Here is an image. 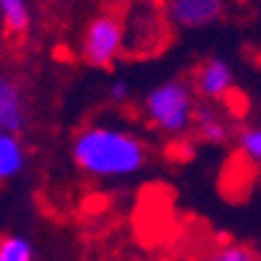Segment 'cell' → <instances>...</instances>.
I'll return each mask as SVG.
<instances>
[{"instance_id":"cell-12","label":"cell","mask_w":261,"mask_h":261,"mask_svg":"<svg viewBox=\"0 0 261 261\" xmlns=\"http://www.w3.org/2000/svg\"><path fill=\"white\" fill-rule=\"evenodd\" d=\"M204 261H261V256L251 248V246H243V243H222L212 248Z\"/></svg>"},{"instance_id":"cell-7","label":"cell","mask_w":261,"mask_h":261,"mask_svg":"<svg viewBox=\"0 0 261 261\" xmlns=\"http://www.w3.org/2000/svg\"><path fill=\"white\" fill-rule=\"evenodd\" d=\"M196 139L201 144H209V146H225L232 134H235V125L232 120L220 110V105H201L196 107V115H193V130Z\"/></svg>"},{"instance_id":"cell-11","label":"cell","mask_w":261,"mask_h":261,"mask_svg":"<svg viewBox=\"0 0 261 261\" xmlns=\"http://www.w3.org/2000/svg\"><path fill=\"white\" fill-rule=\"evenodd\" d=\"M0 261H37V248L27 235L6 232L0 235Z\"/></svg>"},{"instance_id":"cell-8","label":"cell","mask_w":261,"mask_h":261,"mask_svg":"<svg viewBox=\"0 0 261 261\" xmlns=\"http://www.w3.org/2000/svg\"><path fill=\"white\" fill-rule=\"evenodd\" d=\"M29 162V151L24 136L18 134H0V183H11L24 175Z\"/></svg>"},{"instance_id":"cell-3","label":"cell","mask_w":261,"mask_h":261,"mask_svg":"<svg viewBox=\"0 0 261 261\" xmlns=\"http://www.w3.org/2000/svg\"><path fill=\"white\" fill-rule=\"evenodd\" d=\"M125 50V18L115 11H99L89 16L79 37V58L89 68H113Z\"/></svg>"},{"instance_id":"cell-9","label":"cell","mask_w":261,"mask_h":261,"mask_svg":"<svg viewBox=\"0 0 261 261\" xmlns=\"http://www.w3.org/2000/svg\"><path fill=\"white\" fill-rule=\"evenodd\" d=\"M32 3L29 0H0V27L8 37H24L32 29Z\"/></svg>"},{"instance_id":"cell-6","label":"cell","mask_w":261,"mask_h":261,"mask_svg":"<svg viewBox=\"0 0 261 261\" xmlns=\"http://www.w3.org/2000/svg\"><path fill=\"white\" fill-rule=\"evenodd\" d=\"M29 120V107H27V94L21 81L0 71V134H24Z\"/></svg>"},{"instance_id":"cell-5","label":"cell","mask_w":261,"mask_h":261,"mask_svg":"<svg viewBox=\"0 0 261 261\" xmlns=\"http://www.w3.org/2000/svg\"><path fill=\"white\" fill-rule=\"evenodd\" d=\"M227 11V0H165V18L175 29H209Z\"/></svg>"},{"instance_id":"cell-4","label":"cell","mask_w":261,"mask_h":261,"mask_svg":"<svg viewBox=\"0 0 261 261\" xmlns=\"http://www.w3.org/2000/svg\"><path fill=\"white\" fill-rule=\"evenodd\" d=\"M235 68L230 65L227 58H220V55H212L206 60L199 63V68L193 71V79H191V86L196 97L206 105H225L230 102V97L235 94Z\"/></svg>"},{"instance_id":"cell-1","label":"cell","mask_w":261,"mask_h":261,"mask_svg":"<svg viewBox=\"0 0 261 261\" xmlns=\"http://www.w3.org/2000/svg\"><path fill=\"white\" fill-rule=\"evenodd\" d=\"M68 154L73 167L92 180H128L146 170L151 149L139 130L123 123L97 120L79 128Z\"/></svg>"},{"instance_id":"cell-10","label":"cell","mask_w":261,"mask_h":261,"mask_svg":"<svg viewBox=\"0 0 261 261\" xmlns=\"http://www.w3.org/2000/svg\"><path fill=\"white\" fill-rule=\"evenodd\" d=\"M235 149L248 165L261 167V123H243L232 134Z\"/></svg>"},{"instance_id":"cell-14","label":"cell","mask_w":261,"mask_h":261,"mask_svg":"<svg viewBox=\"0 0 261 261\" xmlns=\"http://www.w3.org/2000/svg\"><path fill=\"white\" fill-rule=\"evenodd\" d=\"M29 3H32V0H29Z\"/></svg>"},{"instance_id":"cell-2","label":"cell","mask_w":261,"mask_h":261,"mask_svg":"<svg viewBox=\"0 0 261 261\" xmlns=\"http://www.w3.org/2000/svg\"><path fill=\"white\" fill-rule=\"evenodd\" d=\"M196 107H199V97L191 86V79L167 76L144 92L141 118L154 134L175 141L193 130Z\"/></svg>"},{"instance_id":"cell-13","label":"cell","mask_w":261,"mask_h":261,"mask_svg":"<svg viewBox=\"0 0 261 261\" xmlns=\"http://www.w3.org/2000/svg\"><path fill=\"white\" fill-rule=\"evenodd\" d=\"M105 99L110 102L113 107H123L130 99V84L125 79H113L105 89Z\"/></svg>"}]
</instances>
